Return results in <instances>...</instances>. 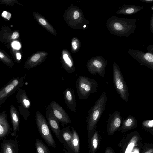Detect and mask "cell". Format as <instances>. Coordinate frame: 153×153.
Instances as JSON below:
<instances>
[{"mask_svg":"<svg viewBox=\"0 0 153 153\" xmlns=\"http://www.w3.org/2000/svg\"><path fill=\"white\" fill-rule=\"evenodd\" d=\"M36 19H37L38 21L40 24L43 26H44L45 28L47 29L51 32H53V28L47 22L46 20L41 16H35Z\"/></svg>","mask_w":153,"mask_h":153,"instance_id":"25","label":"cell"},{"mask_svg":"<svg viewBox=\"0 0 153 153\" xmlns=\"http://www.w3.org/2000/svg\"><path fill=\"white\" fill-rule=\"evenodd\" d=\"M14 53L15 54V56L16 60L17 61H19L21 60V55L20 53L19 52L16 51H14Z\"/></svg>","mask_w":153,"mask_h":153,"instance_id":"31","label":"cell"},{"mask_svg":"<svg viewBox=\"0 0 153 153\" xmlns=\"http://www.w3.org/2000/svg\"><path fill=\"white\" fill-rule=\"evenodd\" d=\"M35 120L38 130L41 137L48 145L56 148L57 147L52 135L45 118L39 111L35 114Z\"/></svg>","mask_w":153,"mask_h":153,"instance_id":"5","label":"cell"},{"mask_svg":"<svg viewBox=\"0 0 153 153\" xmlns=\"http://www.w3.org/2000/svg\"><path fill=\"white\" fill-rule=\"evenodd\" d=\"M2 16L7 19H9L11 18V15L7 12L4 11L2 13Z\"/></svg>","mask_w":153,"mask_h":153,"instance_id":"30","label":"cell"},{"mask_svg":"<svg viewBox=\"0 0 153 153\" xmlns=\"http://www.w3.org/2000/svg\"><path fill=\"white\" fill-rule=\"evenodd\" d=\"M0 60L9 66H12L13 62L11 59L0 51Z\"/></svg>","mask_w":153,"mask_h":153,"instance_id":"26","label":"cell"},{"mask_svg":"<svg viewBox=\"0 0 153 153\" xmlns=\"http://www.w3.org/2000/svg\"><path fill=\"white\" fill-rule=\"evenodd\" d=\"M10 114L13 127L14 135L16 137L17 132L19 129V117L16 108L11 105L10 108Z\"/></svg>","mask_w":153,"mask_h":153,"instance_id":"17","label":"cell"},{"mask_svg":"<svg viewBox=\"0 0 153 153\" xmlns=\"http://www.w3.org/2000/svg\"><path fill=\"white\" fill-rule=\"evenodd\" d=\"M35 147L36 153H51L47 146L40 139L35 140Z\"/></svg>","mask_w":153,"mask_h":153,"instance_id":"22","label":"cell"},{"mask_svg":"<svg viewBox=\"0 0 153 153\" xmlns=\"http://www.w3.org/2000/svg\"><path fill=\"white\" fill-rule=\"evenodd\" d=\"M146 48L148 51L146 53L135 49H129L128 52L141 65H144L153 71V45H150Z\"/></svg>","mask_w":153,"mask_h":153,"instance_id":"7","label":"cell"},{"mask_svg":"<svg viewBox=\"0 0 153 153\" xmlns=\"http://www.w3.org/2000/svg\"><path fill=\"white\" fill-rule=\"evenodd\" d=\"M19 37V34L16 31H14L11 36V39L12 40L15 39H18Z\"/></svg>","mask_w":153,"mask_h":153,"instance_id":"28","label":"cell"},{"mask_svg":"<svg viewBox=\"0 0 153 153\" xmlns=\"http://www.w3.org/2000/svg\"><path fill=\"white\" fill-rule=\"evenodd\" d=\"M104 153H114V152L111 147H108L106 149Z\"/></svg>","mask_w":153,"mask_h":153,"instance_id":"33","label":"cell"},{"mask_svg":"<svg viewBox=\"0 0 153 153\" xmlns=\"http://www.w3.org/2000/svg\"><path fill=\"white\" fill-rule=\"evenodd\" d=\"M19 83V80L15 79L12 81L0 91V100H2L9 95Z\"/></svg>","mask_w":153,"mask_h":153,"instance_id":"19","label":"cell"},{"mask_svg":"<svg viewBox=\"0 0 153 153\" xmlns=\"http://www.w3.org/2000/svg\"><path fill=\"white\" fill-rule=\"evenodd\" d=\"M107 100L106 93L104 91L88 111L86 122L88 140L95 130L97 124L105 110Z\"/></svg>","mask_w":153,"mask_h":153,"instance_id":"2","label":"cell"},{"mask_svg":"<svg viewBox=\"0 0 153 153\" xmlns=\"http://www.w3.org/2000/svg\"><path fill=\"white\" fill-rule=\"evenodd\" d=\"M122 120V117L118 111L109 114L107 125L108 135H112L118 130L121 125Z\"/></svg>","mask_w":153,"mask_h":153,"instance_id":"11","label":"cell"},{"mask_svg":"<svg viewBox=\"0 0 153 153\" xmlns=\"http://www.w3.org/2000/svg\"><path fill=\"white\" fill-rule=\"evenodd\" d=\"M150 28L151 33L153 34V13L150 19Z\"/></svg>","mask_w":153,"mask_h":153,"instance_id":"32","label":"cell"},{"mask_svg":"<svg viewBox=\"0 0 153 153\" xmlns=\"http://www.w3.org/2000/svg\"><path fill=\"white\" fill-rule=\"evenodd\" d=\"M112 71L114 88L121 98L127 102L129 99L128 88L120 67L115 62L112 64Z\"/></svg>","mask_w":153,"mask_h":153,"instance_id":"4","label":"cell"},{"mask_svg":"<svg viewBox=\"0 0 153 153\" xmlns=\"http://www.w3.org/2000/svg\"></svg>","mask_w":153,"mask_h":153,"instance_id":"38","label":"cell"},{"mask_svg":"<svg viewBox=\"0 0 153 153\" xmlns=\"http://www.w3.org/2000/svg\"><path fill=\"white\" fill-rule=\"evenodd\" d=\"M72 47L74 50H76L78 48V44L77 42L73 40L72 43Z\"/></svg>","mask_w":153,"mask_h":153,"instance_id":"34","label":"cell"},{"mask_svg":"<svg viewBox=\"0 0 153 153\" xmlns=\"http://www.w3.org/2000/svg\"><path fill=\"white\" fill-rule=\"evenodd\" d=\"M136 19H128L112 16L106 21V27L111 33L120 37H129L136 28Z\"/></svg>","mask_w":153,"mask_h":153,"instance_id":"1","label":"cell"},{"mask_svg":"<svg viewBox=\"0 0 153 153\" xmlns=\"http://www.w3.org/2000/svg\"><path fill=\"white\" fill-rule=\"evenodd\" d=\"M141 138L138 132L135 131L124 137L119 143L121 148V153H134V151L139 150L141 147Z\"/></svg>","mask_w":153,"mask_h":153,"instance_id":"6","label":"cell"},{"mask_svg":"<svg viewBox=\"0 0 153 153\" xmlns=\"http://www.w3.org/2000/svg\"><path fill=\"white\" fill-rule=\"evenodd\" d=\"M1 147V153H18L19 145L16 140H3Z\"/></svg>","mask_w":153,"mask_h":153,"instance_id":"13","label":"cell"},{"mask_svg":"<svg viewBox=\"0 0 153 153\" xmlns=\"http://www.w3.org/2000/svg\"><path fill=\"white\" fill-rule=\"evenodd\" d=\"M141 153H153V146H150L145 149Z\"/></svg>","mask_w":153,"mask_h":153,"instance_id":"29","label":"cell"},{"mask_svg":"<svg viewBox=\"0 0 153 153\" xmlns=\"http://www.w3.org/2000/svg\"><path fill=\"white\" fill-rule=\"evenodd\" d=\"M65 102L71 112H76V100L74 91L67 88L63 92Z\"/></svg>","mask_w":153,"mask_h":153,"instance_id":"12","label":"cell"},{"mask_svg":"<svg viewBox=\"0 0 153 153\" xmlns=\"http://www.w3.org/2000/svg\"><path fill=\"white\" fill-rule=\"evenodd\" d=\"M90 153H95L98 149L99 144V136L97 130H95L88 140Z\"/></svg>","mask_w":153,"mask_h":153,"instance_id":"18","label":"cell"},{"mask_svg":"<svg viewBox=\"0 0 153 153\" xmlns=\"http://www.w3.org/2000/svg\"><path fill=\"white\" fill-rule=\"evenodd\" d=\"M107 61L102 56L99 55L92 57L86 63L88 71L92 75L97 73L102 78L105 77Z\"/></svg>","mask_w":153,"mask_h":153,"instance_id":"8","label":"cell"},{"mask_svg":"<svg viewBox=\"0 0 153 153\" xmlns=\"http://www.w3.org/2000/svg\"><path fill=\"white\" fill-rule=\"evenodd\" d=\"M142 126L147 130L150 133L153 134V120H148L143 121L141 123Z\"/></svg>","mask_w":153,"mask_h":153,"instance_id":"24","label":"cell"},{"mask_svg":"<svg viewBox=\"0 0 153 153\" xmlns=\"http://www.w3.org/2000/svg\"><path fill=\"white\" fill-rule=\"evenodd\" d=\"M138 123L136 118L129 114L126 119H122L121 125L118 131L122 133L126 132L128 130L135 128L137 127Z\"/></svg>","mask_w":153,"mask_h":153,"instance_id":"14","label":"cell"},{"mask_svg":"<svg viewBox=\"0 0 153 153\" xmlns=\"http://www.w3.org/2000/svg\"><path fill=\"white\" fill-rule=\"evenodd\" d=\"M70 126H68L62 129L61 132L64 142H65L68 147L71 149L72 133L70 129Z\"/></svg>","mask_w":153,"mask_h":153,"instance_id":"21","label":"cell"},{"mask_svg":"<svg viewBox=\"0 0 153 153\" xmlns=\"http://www.w3.org/2000/svg\"><path fill=\"white\" fill-rule=\"evenodd\" d=\"M151 9H152V10H153V6H152L151 7Z\"/></svg>","mask_w":153,"mask_h":153,"instance_id":"37","label":"cell"},{"mask_svg":"<svg viewBox=\"0 0 153 153\" xmlns=\"http://www.w3.org/2000/svg\"><path fill=\"white\" fill-rule=\"evenodd\" d=\"M79 16V13L78 11H75L74 12L73 15V17L75 19H77Z\"/></svg>","mask_w":153,"mask_h":153,"instance_id":"35","label":"cell"},{"mask_svg":"<svg viewBox=\"0 0 153 153\" xmlns=\"http://www.w3.org/2000/svg\"><path fill=\"white\" fill-rule=\"evenodd\" d=\"M139 1L147 3H153V0H139Z\"/></svg>","mask_w":153,"mask_h":153,"instance_id":"36","label":"cell"},{"mask_svg":"<svg viewBox=\"0 0 153 153\" xmlns=\"http://www.w3.org/2000/svg\"><path fill=\"white\" fill-rule=\"evenodd\" d=\"M71 128L72 137L71 149L75 153H79L80 144L79 136L76 130L73 127Z\"/></svg>","mask_w":153,"mask_h":153,"instance_id":"20","label":"cell"},{"mask_svg":"<svg viewBox=\"0 0 153 153\" xmlns=\"http://www.w3.org/2000/svg\"><path fill=\"white\" fill-rule=\"evenodd\" d=\"M46 109L45 115L49 126L59 141L64 146L65 143L61 134L59 122L54 115L49 105Z\"/></svg>","mask_w":153,"mask_h":153,"instance_id":"9","label":"cell"},{"mask_svg":"<svg viewBox=\"0 0 153 153\" xmlns=\"http://www.w3.org/2000/svg\"><path fill=\"white\" fill-rule=\"evenodd\" d=\"M19 99L20 103L25 108L27 109L30 107V102L25 92L20 95Z\"/></svg>","mask_w":153,"mask_h":153,"instance_id":"23","label":"cell"},{"mask_svg":"<svg viewBox=\"0 0 153 153\" xmlns=\"http://www.w3.org/2000/svg\"><path fill=\"white\" fill-rule=\"evenodd\" d=\"M55 117L63 127L71 123V120L64 109L55 101H52L49 104Z\"/></svg>","mask_w":153,"mask_h":153,"instance_id":"10","label":"cell"},{"mask_svg":"<svg viewBox=\"0 0 153 153\" xmlns=\"http://www.w3.org/2000/svg\"><path fill=\"white\" fill-rule=\"evenodd\" d=\"M143 8V6L135 5H126L119 9L116 12L118 14L129 15L135 14Z\"/></svg>","mask_w":153,"mask_h":153,"instance_id":"16","label":"cell"},{"mask_svg":"<svg viewBox=\"0 0 153 153\" xmlns=\"http://www.w3.org/2000/svg\"><path fill=\"white\" fill-rule=\"evenodd\" d=\"M4 111L0 114V141L4 140L10 132L11 128Z\"/></svg>","mask_w":153,"mask_h":153,"instance_id":"15","label":"cell"},{"mask_svg":"<svg viewBox=\"0 0 153 153\" xmlns=\"http://www.w3.org/2000/svg\"><path fill=\"white\" fill-rule=\"evenodd\" d=\"M0 2L7 5H12L15 3L18 2L17 1L14 0H3L0 1Z\"/></svg>","mask_w":153,"mask_h":153,"instance_id":"27","label":"cell"},{"mask_svg":"<svg viewBox=\"0 0 153 153\" xmlns=\"http://www.w3.org/2000/svg\"><path fill=\"white\" fill-rule=\"evenodd\" d=\"M76 85L77 94L81 100L88 99L91 94L97 92L98 87L95 80L81 75L78 76Z\"/></svg>","mask_w":153,"mask_h":153,"instance_id":"3","label":"cell"}]
</instances>
